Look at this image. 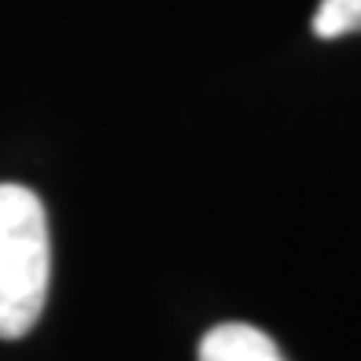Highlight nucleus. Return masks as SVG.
<instances>
[{"label": "nucleus", "instance_id": "nucleus-2", "mask_svg": "<svg viewBox=\"0 0 361 361\" xmlns=\"http://www.w3.org/2000/svg\"><path fill=\"white\" fill-rule=\"evenodd\" d=\"M200 361H284V354L262 328L228 321L203 336Z\"/></svg>", "mask_w": 361, "mask_h": 361}, {"label": "nucleus", "instance_id": "nucleus-3", "mask_svg": "<svg viewBox=\"0 0 361 361\" xmlns=\"http://www.w3.org/2000/svg\"><path fill=\"white\" fill-rule=\"evenodd\" d=\"M361 30V0H321L314 11L317 37H347Z\"/></svg>", "mask_w": 361, "mask_h": 361}, {"label": "nucleus", "instance_id": "nucleus-1", "mask_svg": "<svg viewBox=\"0 0 361 361\" xmlns=\"http://www.w3.org/2000/svg\"><path fill=\"white\" fill-rule=\"evenodd\" d=\"M52 273V243L41 200L23 185H0V339L37 324Z\"/></svg>", "mask_w": 361, "mask_h": 361}]
</instances>
